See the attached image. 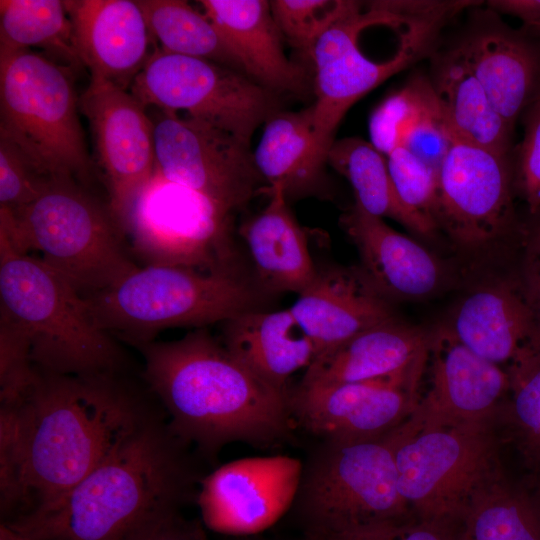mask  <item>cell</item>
<instances>
[{"label":"cell","instance_id":"obj_1","mask_svg":"<svg viewBox=\"0 0 540 540\" xmlns=\"http://www.w3.org/2000/svg\"><path fill=\"white\" fill-rule=\"evenodd\" d=\"M164 415L149 389L124 373L66 375L38 368L24 398L0 406L2 520L57 501Z\"/></svg>","mask_w":540,"mask_h":540},{"label":"cell","instance_id":"obj_2","mask_svg":"<svg viewBox=\"0 0 540 540\" xmlns=\"http://www.w3.org/2000/svg\"><path fill=\"white\" fill-rule=\"evenodd\" d=\"M134 348L169 428L201 458L212 460L233 442L270 447L287 439L289 394L258 377L205 327Z\"/></svg>","mask_w":540,"mask_h":540},{"label":"cell","instance_id":"obj_3","mask_svg":"<svg viewBox=\"0 0 540 540\" xmlns=\"http://www.w3.org/2000/svg\"><path fill=\"white\" fill-rule=\"evenodd\" d=\"M197 457L164 415L57 501L1 522L30 540H129L196 500L205 476Z\"/></svg>","mask_w":540,"mask_h":540},{"label":"cell","instance_id":"obj_4","mask_svg":"<svg viewBox=\"0 0 540 540\" xmlns=\"http://www.w3.org/2000/svg\"><path fill=\"white\" fill-rule=\"evenodd\" d=\"M0 247L34 250L82 296L113 286L139 267L109 205L71 177H54L30 204L0 208Z\"/></svg>","mask_w":540,"mask_h":540},{"label":"cell","instance_id":"obj_5","mask_svg":"<svg viewBox=\"0 0 540 540\" xmlns=\"http://www.w3.org/2000/svg\"><path fill=\"white\" fill-rule=\"evenodd\" d=\"M0 313L26 332L32 360L43 371L125 372L117 339L95 325L85 298L40 258L0 248Z\"/></svg>","mask_w":540,"mask_h":540},{"label":"cell","instance_id":"obj_6","mask_svg":"<svg viewBox=\"0 0 540 540\" xmlns=\"http://www.w3.org/2000/svg\"><path fill=\"white\" fill-rule=\"evenodd\" d=\"M84 298L99 329L135 347L165 329L204 328L258 309L261 289L240 272L144 266Z\"/></svg>","mask_w":540,"mask_h":540},{"label":"cell","instance_id":"obj_7","mask_svg":"<svg viewBox=\"0 0 540 540\" xmlns=\"http://www.w3.org/2000/svg\"><path fill=\"white\" fill-rule=\"evenodd\" d=\"M292 508L309 540L409 518L386 435L361 441L319 440L303 462Z\"/></svg>","mask_w":540,"mask_h":540},{"label":"cell","instance_id":"obj_8","mask_svg":"<svg viewBox=\"0 0 540 540\" xmlns=\"http://www.w3.org/2000/svg\"><path fill=\"white\" fill-rule=\"evenodd\" d=\"M70 68L32 50L0 49V134L52 177L85 184L91 161Z\"/></svg>","mask_w":540,"mask_h":540},{"label":"cell","instance_id":"obj_9","mask_svg":"<svg viewBox=\"0 0 540 540\" xmlns=\"http://www.w3.org/2000/svg\"><path fill=\"white\" fill-rule=\"evenodd\" d=\"M385 435L399 491L418 519L461 527L475 493L498 474L487 424L419 426L407 418Z\"/></svg>","mask_w":540,"mask_h":540},{"label":"cell","instance_id":"obj_10","mask_svg":"<svg viewBox=\"0 0 540 540\" xmlns=\"http://www.w3.org/2000/svg\"><path fill=\"white\" fill-rule=\"evenodd\" d=\"M412 13L397 1H355L314 44L309 56L315 69L314 136L321 155L335 141L341 120L361 97L389 77L430 54L441 27L430 28L405 42L389 59L375 61L359 47V36L372 26H397Z\"/></svg>","mask_w":540,"mask_h":540},{"label":"cell","instance_id":"obj_11","mask_svg":"<svg viewBox=\"0 0 540 540\" xmlns=\"http://www.w3.org/2000/svg\"><path fill=\"white\" fill-rule=\"evenodd\" d=\"M231 216L155 168L132 204L124 234L145 266L240 272Z\"/></svg>","mask_w":540,"mask_h":540},{"label":"cell","instance_id":"obj_12","mask_svg":"<svg viewBox=\"0 0 540 540\" xmlns=\"http://www.w3.org/2000/svg\"><path fill=\"white\" fill-rule=\"evenodd\" d=\"M130 92L146 107L211 124L250 146L257 128L278 111L275 93L244 73L157 48Z\"/></svg>","mask_w":540,"mask_h":540},{"label":"cell","instance_id":"obj_13","mask_svg":"<svg viewBox=\"0 0 540 540\" xmlns=\"http://www.w3.org/2000/svg\"><path fill=\"white\" fill-rule=\"evenodd\" d=\"M153 110L156 169L231 214L245 207L264 182L250 146L188 115Z\"/></svg>","mask_w":540,"mask_h":540},{"label":"cell","instance_id":"obj_14","mask_svg":"<svg viewBox=\"0 0 540 540\" xmlns=\"http://www.w3.org/2000/svg\"><path fill=\"white\" fill-rule=\"evenodd\" d=\"M513 186V154L453 139L438 170V228L466 249L496 242L514 224Z\"/></svg>","mask_w":540,"mask_h":540},{"label":"cell","instance_id":"obj_15","mask_svg":"<svg viewBox=\"0 0 540 540\" xmlns=\"http://www.w3.org/2000/svg\"><path fill=\"white\" fill-rule=\"evenodd\" d=\"M424 368L361 382L299 383L289 392L291 418L319 440L380 438L413 413Z\"/></svg>","mask_w":540,"mask_h":540},{"label":"cell","instance_id":"obj_16","mask_svg":"<svg viewBox=\"0 0 540 540\" xmlns=\"http://www.w3.org/2000/svg\"><path fill=\"white\" fill-rule=\"evenodd\" d=\"M79 105L94 137L109 208L124 232L132 204L156 168L152 120L130 91L97 78H91Z\"/></svg>","mask_w":540,"mask_h":540},{"label":"cell","instance_id":"obj_17","mask_svg":"<svg viewBox=\"0 0 540 540\" xmlns=\"http://www.w3.org/2000/svg\"><path fill=\"white\" fill-rule=\"evenodd\" d=\"M303 462L274 455L228 462L202 478L196 503L206 527L246 536L271 527L291 509Z\"/></svg>","mask_w":540,"mask_h":540},{"label":"cell","instance_id":"obj_18","mask_svg":"<svg viewBox=\"0 0 540 540\" xmlns=\"http://www.w3.org/2000/svg\"><path fill=\"white\" fill-rule=\"evenodd\" d=\"M430 385L408 419L419 426L486 424L510 389L508 371L468 349L448 325L429 335Z\"/></svg>","mask_w":540,"mask_h":540},{"label":"cell","instance_id":"obj_19","mask_svg":"<svg viewBox=\"0 0 540 540\" xmlns=\"http://www.w3.org/2000/svg\"><path fill=\"white\" fill-rule=\"evenodd\" d=\"M455 46L496 111L514 127L540 89V39L492 12L476 19Z\"/></svg>","mask_w":540,"mask_h":540},{"label":"cell","instance_id":"obj_20","mask_svg":"<svg viewBox=\"0 0 540 540\" xmlns=\"http://www.w3.org/2000/svg\"><path fill=\"white\" fill-rule=\"evenodd\" d=\"M74 44L91 78L130 90L154 40L137 1L66 0Z\"/></svg>","mask_w":540,"mask_h":540},{"label":"cell","instance_id":"obj_21","mask_svg":"<svg viewBox=\"0 0 540 540\" xmlns=\"http://www.w3.org/2000/svg\"><path fill=\"white\" fill-rule=\"evenodd\" d=\"M289 309L312 341L316 356L395 318L390 301L374 288L359 266L317 269L311 284Z\"/></svg>","mask_w":540,"mask_h":540},{"label":"cell","instance_id":"obj_22","mask_svg":"<svg viewBox=\"0 0 540 540\" xmlns=\"http://www.w3.org/2000/svg\"><path fill=\"white\" fill-rule=\"evenodd\" d=\"M340 222L358 251L359 268L389 301L422 299L441 286L444 269L439 260L382 218L354 204Z\"/></svg>","mask_w":540,"mask_h":540},{"label":"cell","instance_id":"obj_23","mask_svg":"<svg viewBox=\"0 0 540 540\" xmlns=\"http://www.w3.org/2000/svg\"><path fill=\"white\" fill-rule=\"evenodd\" d=\"M429 335L396 317L317 355L301 384H333L398 376L424 367Z\"/></svg>","mask_w":540,"mask_h":540},{"label":"cell","instance_id":"obj_24","mask_svg":"<svg viewBox=\"0 0 540 540\" xmlns=\"http://www.w3.org/2000/svg\"><path fill=\"white\" fill-rule=\"evenodd\" d=\"M242 72L273 93H303L305 73L290 61L266 0H201Z\"/></svg>","mask_w":540,"mask_h":540},{"label":"cell","instance_id":"obj_25","mask_svg":"<svg viewBox=\"0 0 540 540\" xmlns=\"http://www.w3.org/2000/svg\"><path fill=\"white\" fill-rule=\"evenodd\" d=\"M267 190L266 206L240 226L239 234L262 291L300 294L315 278L317 267L282 187L272 185Z\"/></svg>","mask_w":540,"mask_h":540},{"label":"cell","instance_id":"obj_26","mask_svg":"<svg viewBox=\"0 0 540 540\" xmlns=\"http://www.w3.org/2000/svg\"><path fill=\"white\" fill-rule=\"evenodd\" d=\"M447 325L468 349L499 366L511 363L536 332L523 287L509 282L473 291L458 305Z\"/></svg>","mask_w":540,"mask_h":540},{"label":"cell","instance_id":"obj_27","mask_svg":"<svg viewBox=\"0 0 540 540\" xmlns=\"http://www.w3.org/2000/svg\"><path fill=\"white\" fill-rule=\"evenodd\" d=\"M224 346L258 377L288 393V380L307 368L315 347L289 308L246 311L226 321Z\"/></svg>","mask_w":540,"mask_h":540},{"label":"cell","instance_id":"obj_28","mask_svg":"<svg viewBox=\"0 0 540 540\" xmlns=\"http://www.w3.org/2000/svg\"><path fill=\"white\" fill-rule=\"evenodd\" d=\"M429 78L454 139L512 154L514 127L496 111L456 46L432 55Z\"/></svg>","mask_w":540,"mask_h":540},{"label":"cell","instance_id":"obj_29","mask_svg":"<svg viewBox=\"0 0 540 540\" xmlns=\"http://www.w3.org/2000/svg\"><path fill=\"white\" fill-rule=\"evenodd\" d=\"M264 124L253 159L267 188L280 185L288 201L324 192L327 160L315 140L312 107L278 110Z\"/></svg>","mask_w":540,"mask_h":540},{"label":"cell","instance_id":"obj_30","mask_svg":"<svg viewBox=\"0 0 540 540\" xmlns=\"http://www.w3.org/2000/svg\"><path fill=\"white\" fill-rule=\"evenodd\" d=\"M327 164L350 183L355 204L379 218H391L423 235L418 221L399 201L388 171L387 158L359 137L335 140L327 153Z\"/></svg>","mask_w":540,"mask_h":540},{"label":"cell","instance_id":"obj_31","mask_svg":"<svg viewBox=\"0 0 540 540\" xmlns=\"http://www.w3.org/2000/svg\"><path fill=\"white\" fill-rule=\"evenodd\" d=\"M32 48L69 68L82 65L65 2L0 0V49Z\"/></svg>","mask_w":540,"mask_h":540},{"label":"cell","instance_id":"obj_32","mask_svg":"<svg viewBox=\"0 0 540 540\" xmlns=\"http://www.w3.org/2000/svg\"><path fill=\"white\" fill-rule=\"evenodd\" d=\"M137 3L162 51L209 60L242 72L216 26L186 1L137 0Z\"/></svg>","mask_w":540,"mask_h":540},{"label":"cell","instance_id":"obj_33","mask_svg":"<svg viewBox=\"0 0 540 540\" xmlns=\"http://www.w3.org/2000/svg\"><path fill=\"white\" fill-rule=\"evenodd\" d=\"M460 535L461 540H540V501L496 474L471 499Z\"/></svg>","mask_w":540,"mask_h":540},{"label":"cell","instance_id":"obj_34","mask_svg":"<svg viewBox=\"0 0 540 540\" xmlns=\"http://www.w3.org/2000/svg\"><path fill=\"white\" fill-rule=\"evenodd\" d=\"M386 158L399 201L421 225L425 236H431L438 229V172L402 146Z\"/></svg>","mask_w":540,"mask_h":540},{"label":"cell","instance_id":"obj_35","mask_svg":"<svg viewBox=\"0 0 540 540\" xmlns=\"http://www.w3.org/2000/svg\"><path fill=\"white\" fill-rule=\"evenodd\" d=\"M514 421L528 452L540 460V335L534 336L511 361L508 370Z\"/></svg>","mask_w":540,"mask_h":540},{"label":"cell","instance_id":"obj_36","mask_svg":"<svg viewBox=\"0 0 540 540\" xmlns=\"http://www.w3.org/2000/svg\"><path fill=\"white\" fill-rule=\"evenodd\" d=\"M434 93L430 78L416 75L402 88L388 95L370 115V143L387 157L400 146L404 132Z\"/></svg>","mask_w":540,"mask_h":540},{"label":"cell","instance_id":"obj_37","mask_svg":"<svg viewBox=\"0 0 540 540\" xmlns=\"http://www.w3.org/2000/svg\"><path fill=\"white\" fill-rule=\"evenodd\" d=\"M270 7L281 35L309 56L316 41L344 16L355 1L272 0Z\"/></svg>","mask_w":540,"mask_h":540},{"label":"cell","instance_id":"obj_38","mask_svg":"<svg viewBox=\"0 0 540 540\" xmlns=\"http://www.w3.org/2000/svg\"><path fill=\"white\" fill-rule=\"evenodd\" d=\"M53 178L22 147L0 134V208L15 211L30 204Z\"/></svg>","mask_w":540,"mask_h":540},{"label":"cell","instance_id":"obj_39","mask_svg":"<svg viewBox=\"0 0 540 540\" xmlns=\"http://www.w3.org/2000/svg\"><path fill=\"white\" fill-rule=\"evenodd\" d=\"M37 375L28 335L15 321L0 313V406L20 402Z\"/></svg>","mask_w":540,"mask_h":540},{"label":"cell","instance_id":"obj_40","mask_svg":"<svg viewBox=\"0 0 540 540\" xmlns=\"http://www.w3.org/2000/svg\"><path fill=\"white\" fill-rule=\"evenodd\" d=\"M523 138L513 156L514 186L531 214L540 213V89L523 111Z\"/></svg>","mask_w":540,"mask_h":540},{"label":"cell","instance_id":"obj_41","mask_svg":"<svg viewBox=\"0 0 540 540\" xmlns=\"http://www.w3.org/2000/svg\"><path fill=\"white\" fill-rule=\"evenodd\" d=\"M453 139L440 101L434 93L404 132L400 146L438 172Z\"/></svg>","mask_w":540,"mask_h":540},{"label":"cell","instance_id":"obj_42","mask_svg":"<svg viewBox=\"0 0 540 540\" xmlns=\"http://www.w3.org/2000/svg\"><path fill=\"white\" fill-rule=\"evenodd\" d=\"M326 540H461L460 527L411 517L360 527Z\"/></svg>","mask_w":540,"mask_h":540},{"label":"cell","instance_id":"obj_43","mask_svg":"<svg viewBox=\"0 0 540 540\" xmlns=\"http://www.w3.org/2000/svg\"><path fill=\"white\" fill-rule=\"evenodd\" d=\"M129 540H209L200 522L186 519L180 512L147 525Z\"/></svg>","mask_w":540,"mask_h":540},{"label":"cell","instance_id":"obj_44","mask_svg":"<svg viewBox=\"0 0 540 540\" xmlns=\"http://www.w3.org/2000/svg\"><path fill=\"white\" fill-rule=\"evenodd\" d=\"M523 285L534 315L536 333L540 335V223L534 227L527 241Z\"/></svg>","mask_w":540,"mask_h":540},{"label":"cell","instance_id":"obj_45","mask_svg":"<svg viewBox=\"0 0 540 540\" xmlns=\"http://www.w3.org/2000/svg\"><path fill=\"white\" fill-rule=\"evenodd\" d=\"M490 11L519 18L523 26L540 21V0H490Z\"/></svg>","mask_w":540,"mask_h":540},{"label":"cell","instance_id":"obj_46","mask_svg":"<svg viewBox=\"0 0 540 540\" xmlns=\"http://www.w3.org/2000/svg\"><path fill=\"white\" fill-rule=\"evenodd\" d=\"M0 540H30L23 534L19 533L18 531L14 530L10 526H8L6 523L1 522L0 525Z\"/></svg>","mask_w":540,"mask_h":540},{"label":"cell","instance_id":"obj_47","mask_svg":"<svg viewBox=\"0 0 540 540\" xmlns=\"http://www.w3.org/2000/svg\"><path fill=\"white\" fill-rule=\"evenodd\" d=\"M522 28L532 36L540 39V21L530 25L522 26Z\"/></svg>","mask_w":540,"mask_h":540},{"label":"cell","instance_id":"obj_48","mask_svg":"<svg viewBox=\"0 0 540 540\" xmlns=\"http://www.w3.org/2000/svg\"><path fill=\"white\" fill-rule=\"evenodd\" d=\"M445 2H446V1H444L443 5L445 4ZM443 5H442V6H443ZM442 6H441V7H442ZM441 7H439V8H441ZM439 8H438V9H439ZM436 10H437V9H436ZM434 11H435V10H434ZM432 12H433V11H432ZM429 13H431V12H429ZM426 14H428V13H426ZM423 15H425V14H423ZM423 15H421V16H423ZM418 17H420V16H418ZM418 17H416V18H418ZM413 19H415V18H413ZM413 19H412V20H413ZM412 20H410L409 22H411ZM409 22L405 23L404 25L408 24ZM404 25L399 26V27H394V28H400V27H403Z\"/></svg>","mask_w":540,"mask_h":540}]
</instances>
